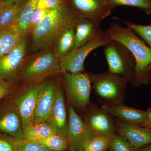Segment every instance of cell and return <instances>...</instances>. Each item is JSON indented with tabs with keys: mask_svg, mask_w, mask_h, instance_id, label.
<instances>
[{
	"mask_svg": "<svg viewBox=\"0 0 151 151\" xmlns=\"http://www.w3.org/2000/svg\"><path fill=\"white\" fill-rule=\"evenodd\" d=\"M75 28L71 27L65 30L54 43V52L59 60L64 57L75 48Z\"/></svg>",
	"mask_w": 151,
	"mask_h": 151,
	"instance_id": "21",
	"label": "cell"
},
{
	"mask_svg": "<svg viewBox=\"0 0 151 151\" xmlns=\"http://www.w3.org/2000/svg\"><path fill=\"white\" fill-rule=\"evenodd\" d=\"M24 1L3 6L0 12V28L16 24Z\"/></svg>",
	"mask_w": 151,
	"mask_h": 151,
	"instance_id": "23",
	"label": "cell"
},
{
	"mask_svg": "<svg viewBox=\"0 0 151 151\" xmlns=\"http://www.w3.org/2000/svg\"><path fill=\"white\" fill-rule=\"evenodd\" d=\"M24 139L37 141L45 139L56 132L47 121L32 120L23 130Z\"/></svg>",
	"mask_w": 151,
	"mask_h": 151,
	"instance_id": "20",
	"label": "cell"
},
{
	"mask_svg": "<svg viewBox=\"0 0 151 151\" xmlns=\"http://www.w3.org/2000/svg\"><path fill=\"white\" fill-rule=\"evenodd\" d=\"M57 89L54 82L44 83L33 120L41 122L47 121L54 104Z\"/></svg>",
	"mask_w": 151,
	"mask_h": 151,
	"instance_id": "15",
	"label": "cell"
},
{
	"mask_svg": "<svg viewBox=\"0 0 151 151\" xmlns=\"http://www.w3.org/2000/svg\"><path fill=\"white\" fill-rule=\"evenodd\" d=\"M4 1V0H0V3Z\"/></svg>",
	"mask_w": 151,
	"mask_h": 151,
	"instance_id": "38",
	"label": "cell"
},
{
	"mask_svg": "<svg viewBox=\"0 0 151 151\" xmlns=\"http://www.w3.org/2000/svg\"><path fill=\"white\" fill-rule=\"evenodd\" d=\"M38 0H26L22 6L16 26L22 37L28 35V30L31 18L37 10Z\"/></svg>",
	"mask_w": 151,
	"mask_h": 151,
	"instance_id": "22",
	"label": "cell"
},
{
	"mask_svg": "<svg viewBox=\"0 0 151 151\" xmlns=\"http://www.w3.org/2000/svg\"><path fill=\"white\" fill-rule=\"evenodd\" d=\"M65 101L62 89L58 87L54 104L47 122L54 129L56 134L66 138L68 119Z\"/></svg>",
	"mask_w": 151,
	"mask_h": 151,
	"instance_id": "14",
	"label": "cell"
},
{
	"mask_svg": "<svg viewBox=\"0 0 151 151\" xmlns=\"http://www.w3.org/2000/svg\"><path fill=\"white\" fill-rule=\"evenodd\" d=\"M105 32L111 40L127 47L134 57L136 65L132 84H142L151 70V48L147 46L132 29L116 22L111 23Z\"/></svg>",
	"mask_w": 151,
	"mask_h": 151,
	"instance_id": "2",
	"label": "cell"
},
{
	"mask_svg": "<svg viewBox=\"0 0 151 151\" xmlns=\"http://www.w3.org/2000/svg\"><path fill=\"white\" fill-rule=\"evenodd\" d=\"M105 108L114 118L126 124L142 127L147 120L146 111L128 107L124 104Z\"/></svg>",
	"mask_w": 151,
	"mask_h": 151,
	"instance_id": "16",
	"label": "cell"
},
{
	"mask_svg": "<svg viewBox=\"0 0 151 151\" xmlns=\"http://www.w3.org/2000/svg\"><path fill=\"white\" fill-rule=\"evenodd\" d=\"M35 142L52 151H65L69 148L66 138L57 134L52 135L45 139Z\"/></svg>",
	"mask_w": 151,
	"mask_h": 151,
	"instance_id": "24",
	"label": "cell"
},
{
	"mask_svg": "<svg viewBox=\"0 0 151 151\" xmlns=\"http://www.w3.org/2000/svg\"><path fill=\"white\" fill-rule=\"evenodd\" d=\"M84 122L73 106L68 108L67 139L70 150L83 151L89 141L96 135Z\"/></svg>",
	"mask_w": 151,
	"mask_h": 151,
	"instance_id": "9",
	"label": "cell"
},
{
	"mask_svg": "<svg viewBox=\"0 0 151 151\" xmlns=\"http://www.w3.org/2000/svg\"><path fill=\"white\" fill-rule=\"evenodd\" d=\"M104 51L108 70L132 84L136 63L131 52L122 43L113 40L104 47Z\"/></svg>",
	"mask_w": 151,
	"mask_h": 151,
	"instance_id": "4",
	"label": "cell"
},
{
	"mask_svg": "<svg viewBox=\"0 0 151 151\" xmlns=\"http://www.w3.org/2000/svg\"><path fill=\"white\" fill-rule=\"evenodd\" d=\"M112 139L101 134H97L84 147L83 151H107Z\"/></svg>",
	"mask_w": 151,
	"mask_h": 151,
	"instance_id": "26",
	"label": "cell"
},
{
	"mask_svg": "<svg viewBox=\"0 0 151 151\" xmlns=\"http://www.w3.org/2000/svg\"><path fill=\"white\" fill-rule=\"evenodd\" d=\"M23 38L19 33L16 24L0 28V59L15 48Z\"/></svg>",
	"mask_w": 151,
	"mask_h": 151,
	"instance_id": "19",
	"label": "cell"
},
{
	"mask_svg": "<svg viewBox=\"0 0 151 151\" xmlns=\"http://www.w3.org/2000/svg\"><path fill=\"white\" fill-rule=\"evenodd\" d=\"M44 83L37 84L24 91L15 100V104L21 119L23 129L33 119L38 100Z\"/></svg>",
	"mask_w": 151,
	"mask_h": 151,
	"instance_id": "12",
	"label": "cell"
},
{
	"mask_svg": "<svg viewBox=\"0 0 151 151\" xmlns=\"http://www.w3.org/2000/svg\"><path fill=\"white\" fill-rule=\"evenodd\" d=\"M51 10V9H50ZM49 9H37L33 14L31 18L28 30V35L30 34H32L35 29L37 27L38 25L42 21V20L48 13Z\"/></svg>",
	"mask_w": 151,
	"mask_h": 151,
	"instance_id": "30",
	"label": "cell"
},
{
	"mask_svg": "<svg viewBox=\"0 0 151 151\" xmlns=\"http://www.w3.org/2000/svg\"><path fill=\"white\" fill-rule=\"evenodd\" d=\"M89 74L92 88L102 106L111 108L124 104L127 95V81L109 70Z\"/></svg>",
	"mask_w": 151,
	"mask_h": 151,
	"instance_id": "3",
	"label": "cell"
},
{
	"mask_svg": "<svg viewBox=\"0 0 151 151\" xmlns=\"http://www.w3.org/2000/svg\"><path fill=\"white\" fill-rule=\"evenodd\" d=\"M84 111L85 115L82 119L96 134L104 135L111 139L118 135L115 118L105 107L90 103Z\"/></svg>",
	"mask_w": 151,
	"mask_h": 151,
	"instance_id": "8",
	"label": "cell"
},
{
	"mask_svg": "<svg viewBox=\"0 0 151 151\" xmlns=\"http://www.w3.org/2000/svg\"><path fill=\"white\" fill-rule=\"evenodd\" d=\"M23 1H24V0H4L1 4L3 6H5L9 5L14 4V3L18 2Z\"/></svg>",
	"mask_w": 151,
	"mask_h": 151,
	"instance_id": "35",
	"label": "cell"
},
{
	"mask_svg": "<svg viewBox=\"0 0 151 151\" xmlns=\"http://www.w3.org/2000/svg\"><path fill=\"white\" fill-rule=\"evenodd\" d=\"M9 137L15 146L17 151H52L35 141Z\"/></svg>",
	"mask_w": 151,
	"mask_h": 151,
	"instance_id": "27",
	"label": "cell"
},
{
	"mask_svg": "<svg viewBox=\"0 0 151 151\" xmlns=\"http://www.w3.org/2000/svg\"><path fill=\"white\" fill-rule=\"evenodd\" d=\"M12 87V84L10 81L0 80V100L5 97Z\"/></svg>",
	"mask_w": 151,
	"mask_h": 151,
	"instance_id": "33",
	"label": "cell"
},
{
	"mask_svg": "<svg viewBox=\"0 0 151 151\" xmlns=\"http://www.w3.org/2000/svg\"><path fill=\"white\" fill-rule=\"evenodd\" d=\"M58 72L59 58L53 51L47 50L29 60L23 69L22 76L26 81L36 83Z\"/></svg>",
	"mask_w": 151,
	"mask_h": 151,
	"instance_id": "7",
	"label": "cell"
},
{
	"mask_svg": "<svg viewBox=\"0 0 151 151\" xmlns=\"http://www.w3.org/2000/svg\"><path fill=\"white\" fill-rule=\"evenodd\" d=\"M0 151H17L15 146L9 136H0Z\"/></svg>",
	"mask_w": 151,
	"mask_h": 151,
	"instance_id": "32",
	"label": "cell"
},
{
	"mask_svg": "<svg viewBox=\"0 0 151 151\" xmlns=\"http://www.w3.org/2000/svg\"><path fill=\"white\" fill-rule=\"evenodd\" d=\"M99 27L92 21L83 17H78L74 25L75 48L82 46L95 37L101 29Z\"/></svg>",
	"mask_w": 151,
	"mask_h": 151,
	"instance_id": "17",
	"label": "cell"
},
{
	"mask_svg": "<svg viewBox=\"0 0 151 151\" xmlns=\"http://www.w3.org/2000/svg\"><path fill=\"white\" fill-rule=\"evenodd\" d=\"M71 7L79 16L88 19L100 27L115 8L108 0H69Z\"/></svg>",
	"mask_w": 151,
	"mask_h": 151,
	"instance_id": "10",
	"label": "cell"
},
{
	"mask_svg": "<svg viewBox=\"0 0 151 151\" xmlns=\"http://www.w3.org/2000/svg\"><path fill=\"white\" fill-rule=\"evenodd\" d=\"M21 119L19 113L12 110L6 111L0 117V131L16 139H23Z\"/></svg>",
	"mask_w": 151,
	"mask_h": 151,
	"instance_id": "18",
	"label": "cell"
},
{
	"mask_svg": "<svg viewBox=\"0 0 151 151\" xmlns=\"http://www.w3.org/2000/svg\"><path fill=\"white\" fill-rule=\"evenodd\" d=\"M126 24L127 27L132 29L135 33L141 37L151 48V25H143L136 24L134 23L119 19Z\"/></svg>",
	"mask_w": 151,
	"mask_h": 151,
	"instance_id": "28",
	"label": "cell"
},
{
	"mask_svg": "<svg viewBox=\"0 0 151 151\" xmlns=\"http://www.w3.org/2000/svg\"><path fill=\"white\" fill-rule=\"evenodd\" d=\"M148 128L149 129H150V131H151V127H149V128Z\"/></svg>",
	"mask_w": 151,
	"mask_h": 151,
	"instance_id": "39",
	"label": "cell"
},
{
	"mask_svg": "<svg viewBox=\"0 0 151 151\" xmlns=\"http://www.w3.org/2000/svg\"><path fill=\"white\" fill-rule=\"evenodd\" d=\"M111 40L105 32L100 29L95 37L59 60L60 72L63 74L84 72V61L88 55L98 47H105Z\"/></svg>",
	"mask_w": 151,
	"mask_h": 151,
	"instance_id": "5",
	"label": "cell"
},
{
	"mask_svg": "<svg viewBox=\"0 0 151 151\" xmlns=\"http://www.w3.org/2000/svg\"><path fill=\"white\" fill-rule=\"evenodd\" d=\"M146 111L147 113V120L142 127L149 128L151 127V108H149Z\"/></svg>",
	"mask_w": 151,
	"mask_h": 151,
	"instance_id": "34",
	"label": "cell"
},
{
	"mask_svg": "<svg viewBox=\"0 0 151 151\" xmlns=\"http://www.w3.org/2000/svg\"><path fill=\"white\" fill-rule=\"evenodd\" d=\"M65 2V0H38L37 9H52Z\"/></svg>",
	"mask_w": 151,
	"mask_h": 151,
	"instance_id": "31",
	"label": "cell"
},
{
	"mask_svg": "<svg viewBox=\"0 0 151 151\" xmlns=\"http://www.w3.org/2000/svg\"><path fill=\"white\" fill-rule=\"evenodd\" d=\"M3 6L0 3V12H1V10L3 8Z\"/></svg>",
	"mask_w": 151,
	"mask_h": 151,
	"instance_id": "37",
	"label": "cell"
},
{
	"mask_svg": "<svg viewBox=\"0 0 151 151\" xmlns=\"http://www.w3.org/2000/svg\"><path fill=\"white\" fill-rule=\"evenodd\" d=\"M115 122L117 133L125 138L135 151L151 144V131L148 128L126 124L117 118Z\"/></svg>",
	"mask_w": 151,
	"mask_h": 151,
	"instance_id": "13",
	"label": "cell"
},
{
	"mask_svg": "<svg viewBox=\"0 0 151 151\" xmlns=\"http://www.w3.org/2000/svg\"><path fill=\"white\" fill-rule=\"evenodd\" d=\"M114 7L130 6L139 9L147 15L151 14V0H108Z\"/></svg>",
	"mask_w": 151,
	"mask_h": 151,
	"instance_id": "25",
	"label": "cell"
},
{
	"mask_svg": "<svg viewBox=\"0 0 151 151\" xmlns=\"http://www.w3.org/2000/svg\"><path fill=\"white\" fill-rule=\"evenodd\" d=\"M79 16L65 2L50 10L32 33V50L45 49L55 43L64 31L75 25Z\"/></svg>",
	"mask_w": 151,
	"mask_h": 151,
	"instance_id": "1",
	"label": "cell"
},
{
	"mask_svg": "<svg viewBox=\"0 0 151 151\" xmlns=\"http://www.w3.org/2000/svg\"><path fill=\"white\" fill-rule=\"evenodd\" d=\"M109 151H135L123 136L118 134L111 139Z\"/></svg>",
	"mask_w": 151,
	"mask_h": 151,
	"instance_id": "29",
	"label": "cell"
},
{
	"mask_svg": "<svg viewBox=\"0 0 151 151\" xmlns=\"http://www.w3.org/2000/svg\"><path fill=\"white\" fill-rule=\"evenodd\" d=\"M27 49V41L24 37L15 48L0 59V80L10 81L17 76L22 70Z\"/></svg>",
	"mask_w": 151,
	"mask_h": 151,
	"instance_id": "11",
	"label": "cell"
},
{
	"mask_svg": "<svg viewBox=\"0 0 151 151\" xmlns=\"http://www.w3.org/2000/svg\"><path fill=\"white\" fill-rule=\"evenodd\" d=\"M137 151H151V144L144 146Z\"/></svg>",
	"mask_w": 151,
	"mask_h": 151,
	"instance_id": "36",
	"label": "cell"
},
{
	"mask_svg": "<svg viewBox=\"0 0 151 151\" xmlns=\"http://www.w3.org/2000/svg\"><path fill=\"white\" fill-rule=\"evenodd\" d=\"M68 100L73 108L84 110L90 104L92 86L89 73L84 72L63 74Z\"/></svg>",
	"mask_w": 151,
	"mask_h": 151,
	"instance_id": "6",
	"label": "cell"
},
{
	"mask_svg": "<svg viewBox=\"0 0 151 151\" xmlns=\"http://www.w3.org/2000/svg\"><path fill=\"white\" fill-rule=\"evenodd\" d=\"M69 151H83L70 150H69Z\"/></svg>",
	"mask_w": 151,
	"mask_h": 151,
	"instance_id": "40",
	"label": "cell"
}]
</instances>
